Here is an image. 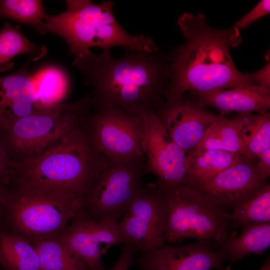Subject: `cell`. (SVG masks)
I'll use <instances>...</instances> for the list:
<instances>
[{
    "instance_id": "cell-1",
    "label": "cell",
    "mask_w": 270,
    "mask_h": 270,
    "mask_svg": "<svg viewBox=\"0 0 270 270\" xmlns=\"http://www.w3.org/2000/svg\"><path fill=\"white\" fill-rule=\"evenodd\" d=\"M152 52L127 50L116 58L110 50L96 54L90 50L76 56L73 65L84 84L92 88L91 106L97 111L116 108L132 114L156 112L164 106L171 81L170 64Z\"/></svg>"
},
{
    "instance_id": "cell-2",
    "label": "cell",
    "mask_w": 270,
    "mask_h": 270,
    "mask_svg": "<svg viewBox=\"0 0 270 270\" xmlns=\"http://www.w3.org/2000/svg\"><path fill=\"white\" fill-rule=\"evenodd\" d=\"M177 22L186 41L170 58L172 78L166 102L181 98L187 90L208 92L258 86L249 74L237 69L231 57L230 48L242 42L238 28H213L201 14L184 13Z\"/></svg>"
},
{
    "instance_id": "cell-3",
    "label": "cell",
    "mask_w": 270,
    "mask_h": 270,
    "mask_svg": "<svg viewBox=\"0 0 270 270\" xmlns=\"http://www.w3.org/2000/svg\"><path fill=\"white\" fill-rule=\"evenodd\" d=\"M108 162L93 144L86 118L53 146L16 162L12 182L63 189L85 198Z\"/></svg>"
},
{
    "instance_id": "cell-4",
    "label": "cell",
    "mask_w": 270,
    "mask_h": 270,
    "mask_svg": "<svg viewBox=\"0 0 270 270\" xmlns=\"http://www.w3.org/2000/svg\"><path fill=\"white\" fill-rule=\"evenodd\" d=\"M84 212L85 198L72 192L13 182L8 188L0 226L34 244L58 237Z\"/></svg>"
},
{
    "instance_id": "cell-5",
    "label": "cell",
    "mask_w": 270,
    "mask_h": 270,
    "mask_svg": "<svg viewBox=\"0 0 270 270\" xmlns=\"http://www.w3.org/2000/svg\"><path fill=\"white\" fill-rule=\"evenodd\" d=\"M66 2V12L54 16L46 14L42 22L34 27L41 34L52 32L61 36L75 57L92 47L104 50L122 46L129 51L158 50L150 36H132L122 28L113 12L114 1Z\"/></svg>"
},
{
    "instance_id": "cell-6",
    "label": "cell",
    "mask_w": 270,
    "mask_h": 270,
    "mask_svg": "<svg viewBox=\"0 0 270 270\" xmlns=\"http://www.w3.org/2000/svg\"><path fill=\"white\" fill-rule=\"evenodd\" d=\"M168 204L164 238L174 244L193 238L214 241L220 246L232 236L230 213L194 186H170L159 180Z\"/></svg>"
},
{
    "instance_id": "cell-7",
    "label": "cell",
    "mask_w": 270,
    "mask_h": 270,
    "mask_svg": "<svg viewBox=\"0 0 270 270\" xmlns=\"http://www.w3.org/2000/svg\"><path fill=\"white\" fill-rule=\"evenodd\" d=\"M90 95L74 102L53 104L0 130V140L12 159L18 163L36 156L81 124L90 114Z\"/></svg>"
},
{
    "instance_id": "cell-8",
    "label": "cell",
    "mask_w": 270,
    "mask_h": 270,
    "mask_svg": "<svg viewBox=\"0 0 270 270\" xmlns=\"http://www.w3.org/2000/svg\"><path fill=\"white\" fill-rule=\"evenodd\" d=\"M145 157L110 160L85 198V211L96 218L118 220L146 174Z\"/></svg>"
},
{
    "instance_id": "cell-9",
    "label": "cell",
    "mask_w": 270,
    "mask_h": 270,
    "mask_svg": "<svg viewBox=\"0 0 270 270\" xmlns=\"http://www.w3.org/2000/svg\"><path fill=\"white\" fill-rule=\"evenodd\" d=\"M168 204L158 185L140 184L118 222L126 242L146 252L164 246Z\"/></svg>"
},
{
    "instance_id": "cell-10",
    "label": "cell",
    "mask_w": 270,
    "mask_h": 270,
    "mask_svg": "<svg viewBox=\"0 0 270 270\" xmlns=\"http://www.w3.org/2000/svg\"><path fill=\"white\" fill-rule=\"evenodd\" d=\"M86 124L93 144L108 159L145 157L144 124L141 114L111 108L90 114Z\"/></svg>"
},
{
    "instance_id": "cell-11",
    "label": "cell",
    "mask_w": 270,
    "mask_h": 270,
    "mask_svg": "<svg viewBox=\"0 0 270 270\" xmlns=\"http://www.w3.org/2000/svg\"><path fill=\"white\" fill-rule=\"evenodd\" d=\"M146 173L170 186L192 184L186 166V152L171 138L156 112L142 113Z\"/></svg>"
},
{
    "instance_id": "cell-12",
    "label": "cell",
    "mask_w": 270,
    "mask_h": 270,
    "mask_svg": "<svg viewBox=\"0 0 270 270\" xmlns=\"http://www.w3.org/2000/svg\"><path fill=\"white\" fill-rule=\"evenodd\" d=\"M90 270H104L102 256L112 246L126 240L117 220L96 218L86 212L74 218L56 238Z\"/></svg>"
},
{
    "instance_id": "cell-13",
    "label": "cell",
    "mask_w": 270,
    "mask_h": 270,
    "mask_svg": "<svg viewBox=\"0 0 270 270\" xmlns=\"http://www.w3.org/2000/svg\"><path fill=\"white\" fill-rule=\"evenodd\" d=\"M254 160L242 159L228 168L194 186L224 207L232 208L248 199L265 186Z\"/></svg>"
},
{
    "instance_id": "cell-14",
    "label": "cell",
    "mask_w": 270,
    "mask_h": 270,
    "mask_svg": "<svg viewBox=\"0 0 270 270\" xmlns=\"http://www.w3.org/2000/svg\"><path fill=\"white\" fill-rule=\"evenodd\" d=\"M211 240H200L184 245L162 246L144 252L146 270H210L220 268L228 258Z\"/></svg>"
},
{
    "instance_id": "cell-15",
    "label": "cell",
    "mask_w": 270,
    "mask_h": 270,
    "mask_svg": "<svg viewBox=\"0 0 270 270\" xmlns=\"http://www.w3.org/2000/svg\"><path fill=\"white\" fill-rule=\"evenodd\" d=\"M156 113L171 138L186 154L196 148L216 117L183 96L166 102Z\"/></svg>"
},
{
    "instance_id": "cell-16",
    "label": "cell",
    "mask_w": 270,
    "mask_h": 270,
    "mask_svg": "<svg viewBox=\"0 0 270 270\" xmlns=\"http://www.w3.org/2000/svg\"><path fill=\"white\" fill-rule=\"evenodd\" d=\"M52 105L39 100L28 62L16 72L0 76V130Z\"/></svg>"
},
{
    "instance_id": "cell-17",
    "label": "cell",
    "mask_w": 270,
    "mask_h": 270,
    "mask_svg": "<svg viewBox=\"0 0 270 270\" xmlns=\"http://www.w3.org/2000/svg\"><path fill=\"white\" fill-rule=\"evenodd\" d=\"M258 115L240 114L232 118H216L196 148L220 149L242 155L256 126Z\"/></svg>"
},
{
    "instance_id": "cell-18",
    "label": "cell",
    "mask_w": 270,
    "mask_h": 270,
    "mask_svg": "<svg viewBox=\"0 0 270 270\" xmlns=\"http://www.w3.org/2000/svg\"><path fill=\"white\" fill-rule=\"evenodd\" d=\"M192 92L198 98L200 106H213L222 114L234 112L264 114L270 107V90L260 86L235 88L208 92Z\"/></svg>"
},
{
    "instance_id": "cell-19",
    "label": "cell",
    "mask_w": 270,
    "mask_h": 270,
    "mask_svg": "<svg viewBox=\"0 0 270 270\" xmlns=\"http://www.w3.org/2000/svg\"><path fill=\"white\" fill-rule=\"evenodd\" d=\"M0 264L5 270H42L34 245L0 226Z\"/></svg>"
},
{
    "instance_id": "cell-20",
    "label": "cell",
    "mask_w": 270,
    "mask_h": 270,
    "mask_svg": "<svg viewBox=\"0 0 270 270\" xmlns=\"http://www.w3.org/2000/svg\"><path fill=\"white\" fill-rule=\"evenodd\" d=\"M270 246V222L247 224L237 237L232 236L219 250L234 264L245 256L260 254Z\"/></svg>"
},
{
    "instance_id": "cell-21",
    "label": "cell",
    "mask_w": 270,
    "mask_h": 270,
    "mask_svg": "<svg viewBox=\"0 0 270 270\" xmlns=\"http://www.w3.org/2000/svg\"><path fill=\"white\" fill-rule=\"evenodd\" d=\"M242 157L220 149L196 148L186 154V166L191 180H202L236 164Z\"/></svg>"
},
{
    "instance_id": "cell-22",
    "label": "cell",
    "mask_w": 270,
    "mask_h": 270,
    "mask_svg": "<svg viewBox=\"0 0 270 270\" xmlns=\"http://www.w3.org/2000/svg\"><path fill=\"white\" fill-rule=\"evenodd\" d=\"M46 48L30 40L21 32L19 26L6 22L0 30V70L10 68L12 58L17 55L26 54L30 60H36L46 54Z\"/></svg>"
},
{
    "instance_id": "cell-23",
    "label": "cell",
    "mask_w": 270,
    "mask_h": 270,
    "mask_svg": "<svg viewBox=\"0 0 270 270\" xmlns=\"http://www.w3.org/2000/svg\"><path fill=\"white\" fill-rule=\"evenodd\" d=\"M34 245L42 270H86L85 263L56 238L40 240Z\"/></svg>"
},
{
    "instance_id": "cell-24",
    "label": "cell",
    "mask_w": 270,
    "mask_h": 270,
    "mask_svg": "<svg viewBox=\"0 0 270 270\" xmlns=\"http://www.w3.org/2000/svg\"><path fill=\"white\" fill-rule=\"evenodd\" d=\"M32 77L39 100L44 104L62 103L70 90L68 75L60 68L47 66L37 70Z\"/></svg>"
},
{
    "instance_id": "cell-25",
    "label": "cell",
    "mask_w": 270,
    "mask_h": 270,
    "mask_svg": "<svg viewBox=\"0 0 270 270\" xmlns=\"http://www.w3.org/2000/svg\"><path fill=\"white\" fill-rule=\"evenodd\" d=\"M231 224L235 227L254 222H270V186H265L254 196L233 208Z\"/></svg>"
},
{
    "instance_id": "cell-26",
    "label": "cell",
    "mask_w": 270,
    "mask_h": 270,
    "mask_svg": "<svg viewBox=\"0 0 270 270\" xmlns=\"http://www.w3.org/2000/svg\"><path fill=\"white\" fill-rule=\"evenodd\" d=\"M46 14L40 0H0V18H8L34 26L43 20Z\"/></svg>"
},
{
    "instance_id": "cell-27",
    "label": "cell",
    "mask_w": 270,
    "mask_h": 270,
    "mask_svg": "<svg viewBox=\"0 0 270 270\" xmlns=\"http://www.w3.org/2000/svg\"><path fill=\"white\" fill-rule=\"evenodd\" d=\"M270 146V114L267 112L258 114L256 126L242 156L254 160Z\"/></svg>"
},
{
    "instance_id": "cell-28",
    "label": "cell",
    "mask_w": 270,
    "mask_h": 270,
    "mask_svg": "<svg viewBox=\"0 0 270 270\" xmlns=\"http://www.w3.org/2000/svg\"><path fill=\"white\" fill-rule=\"evenodd\" d=\"M16 163L10 156L0 140V185L8 187L12 183Z\"/></svg>"
},
{
    "instance_id": "cell-29",
    "label": "cell",
    "mask_w": 270,
    "mask_h": 270,
    "mask_svg": "<svg viewBox=\"0 0 270 270\" xmlns=\"http://www.w3.org/2000/svg\"><path fill=\"white\" fill-rule=\"evenodd\" d=\"M270 12V1L262 0L248 13L238 20L234 26L236 28L244 29L250 24L268 14Z\"/></svg>"
},
{
    "instance_id": "cell-30",
    "label": "cell",
    "mask_w": 270,
    "mask_h": 270,
    "mask_svg": "<svg viewBox=\"0 0 270 270\" xmlns=\"http://www.w3.org/2000/svg\"><path fill=\"white\" fill-rule=\"evenodd\" d=\"M136 248L129 243H125L122 252L110 270H128Z\"/></svg>"
},
{
    "instance_id": "cell-31",
    "label": "cell",
    "mask_w": 270,
    "mask_h": 270,
    "mask_svg": "<svg viewBox=\"0 0 270 270\" xmlns=\"http://www.w3.org/2000/svg\"><path fill=\"white\" fill-rule=\"evenodd\" d=\"M250 78L257 86L270 88V63L268 62L262 68L254 74H248Z\"/></svg>"
},
{
    "instance_id": "cell-32",
    "label": "cell",
    "mask_w": 270,
    "mask_h": 270,
    "mask_svg": "<svg viewBox=\"0 0 270 270\" xmlns=\"http://www.w3.org/2000/svg\"><path fill=\"white\" fill-rule=\"evenodd\" d=\"M256 163L257 170L260 175L264 179L270 174V146L262 152L258 158Z\"/></svg>"
},
{
    "instance_id": "cell-33",
    "label": "cell",
    "mask_w": 270,
    "mask_h": 270,
    "mask_svg": "<svg viewBox=\"0 0 270 270\" xmlns=\"http://www.w3.org/2000/svg\"><path fill=\"white\" fill-rule=\"evenodd\" d=\"M8 188L0 185V222L1 221L4 206L5 205L7 194Z\"/></svg>"
},
{
    "instance_id": "cell-34",
    "label": "cell",
    "mask_w": 270,
    "mask_h": 270,
    "mask_svg": "<svg viewBox=\"0 0 270 270\" xmlns=\"http://www.w3.org/2000/svg\"><path fill=\"white\" fill-rule=\"evenodd\" d=\"M259 270H270V260L269 257L267 258L264 265Z\"/></svg>"
},
{
    "instance_id": "cell-35",
    "label": "cell",
    "mask_w": 270,
    "mask_h": 270,
    "mask_svg": "<svg viewBox=\"0 0 270 270\" xmlns=\"http://www.w3.org/2000/svg\"><path fill=\"white\" fill-rule=\"evenodd\" d=\"M230 270V266H227L224 269H222V270Z\"/></svg>"
}]
</instances>
